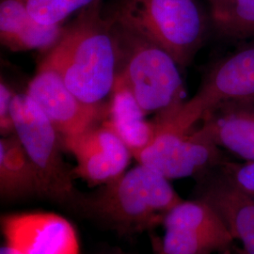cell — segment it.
<instances>
[{
  "label": "cell",
  "mask_w": 254,
  "mask_h": 254,
  "mask_svg": "<svg viewBox=\"0 0 254 254\" xmlns=\"http://www.w3.org/2000/svg\"><path fill=\"white\" fill-rule=\"evenodd\" d=\"M221 169L236 187L254 197V161L243 164L224 161Z\"/></svg>",
  "instance_id": "cell-20"
},
{
  "label": "cell",
  "mask_w": 254,
  "mask_h": 254,
  "mask_svg": "<svg viewBox=\"0 0 254 254\" xmlns=\"http://www.w3.org/2000/svg\"><path fill=\"white\" fill-rule=\"evenodd\" d=\"M0 254H13V252L9 249L8 246L4 245L1 247V249H0Z\"/></svg>",
  "instance_id": "cell-23"
},
{
  "label": "cell",
  "mask_w": 254,
  "mask_h": 254,
  "mask_svg": "<svg viewBox=\"0 0 254 254\" xmlns=\"http://www.w3.org/2000/svg\"><path fill=\"white\" fill-rule=\"evenodd\" d=\"M10 114L15 135L36 169L43 197L74 208L81 194L75 189L73 169L64 160L57 129L27 93L14 92Z\"/></svg>",
  "instance_id": "cell-5"
},
{
  "label": "cell",
  "mask_w": 254,
  "mask_h": 254,
  "mask_svg": "<svg viewBox=\"0 0 254 254\" xmlns=\"http://www.w3.org/2000/svg\"><path fill=\"white\" fill-rule=\"evenodd\" d=\"M134 158L170 181L200 177L225 161L220 148L200 136L196 129L186 133L159 131Z\"/></svg>",
  "instance_id": "cell-7"
},
{
  "label": "cell",
  "mask_w": 254,
  "mask_h": 254,
  "mask_svg": "<svg viewBox=\"0 0 254 254\" xmlns=\"http://www.w3.org/2000/svg\"><path fill=\"white\" fill-rule=\"evenodd\" d=\"M146 115L131 91L116 81L105 121L126 143L133 157L149 145L157 133L154 121H147Z\"/></svg>",
  "instance_id": "cell-14"
},
{
  "label": "cell",
  "mask_w": 254,
  "mask_h": 254,
  "mask_svg": "<svg viewBox=\"0 0 254 254\" xmlns=\"http://www.w3.org/2000/svg\"><path fill=\"white\" fill-rule=\"evenodd\" d=\"M4 244L14 254H81L73 224L51 212H27L1 218Z\"/></svg>",
  "instance_id": "cell-9"
},
{
  "label": "cell",
  "mask_w": 254,
  "mask_h": 254,
  "mask_svg": "<svg viewBox=\"0 0 254 254\" xmlns=\"http://www.w3.org/2000/svg\"><path fill=\"white\" fill-rule=\"evenodd\" d=\"M196 130L219 148L245 161H254V100L218 107L201 120V127Z\"/></svg>",
  "instance_id": "cell-12"
},
{
  "label": "cell",
  "mask_w": 254,
  "mask_h": 254,
  "mask_svg": "<svg viewBox=\"0 0 254 254\" xmlns=\"http://www.w3.org/2000/svg\"><path fill=\"white\" fill-rule=\"evenodd\" d=\"M109 16L161 47L180 69L192 63L206 33L195 0H118Z\"/></svg>",
  "instance_id": "cell-4"
},
{
  "label": "cell",
  "mask_w": 254,
  "mask_h": 254,
  "mask_svg": "<svg viewBox=\"0 0 254 254\" xmlns=\"http://www.w3.org/2000/svg\"><path fill=\"white\" fill-rule=\"evenodd\" d=\"M112 20L118 49L116 81L131 91L146 114L155 115L156 127L162 126L187 102L180 67L161 47Z\"/></svg>",
  "instance_id": "cell-3"
},
{
  "label": "cell",
  "mask_w": 254,
  "mask_h": 254,
  "mask_svg": "<svg viewBox=\"0 0 254 254\" xmlns=\"http://www.w3.org/2000/svg\"><path fill=\"white\" fill-rule=\"evenodd\" d=\"M63 25L46 26L33 18L26 0H1L0 40L12 52L40 50L48 52L60 41Z\"/></svg>",
  "instance_id": "cell-13"
},
{
  "label": "cell",
  "mask_w": 254,
  "mask_h": 254,
  "mask_svg": "<svg viewBox=\"0 0 254 254\" xmlns=\"http://www.w3.org/2000/svg\"><path fill=\"white\" fill-rule=\"evenodd\" d=\"M97 0H26L30 15L46 26L63 25L76 11L89 7Z\"/></svg>",
  "instance_id": "cell-19"
},
{
  "label": "cell",
  "mask_w": 254,
  "mask_h": 254,
  "mask_svg": "<svg viewBox=\"0 0 254 254\" xmlns=\"http://www.w3.org/2000/svg\"><path fill=\"white\" fill-rule=\"evenodd\" d=\"M14 92L6 83L1 80L0 84V131L3 136L15 134L13 122L10 114V104Z\"/></svg>",
  "instance_id": "cell-21"
},
{
  "label": "cell",
  "mask_w": 254,
  "mask_h": 254,
  "mask_svg": "<svg viewBox=\"0 0 254 254\" xmlns=\"http://www.w3.org/2000/svg\"><path fill=\"white\" fill-rule=\"evenodd\" d=\"M154 239L164 254H214L235 242L231 235L188 230H165L162 238Z\"/></svg>",
  "instance_id": "cell-18"
},
{
  "label": "cell",
  "mask_w": 254,
  "mask_h": 254,
  "mask_svg": "<svg viewBox=\"0 0 254 254\" xmlns=\"http://www.w3.org/2000/svg\"><path fill=\"white\" fill-rule=\"evenodd\" d=\"M123 254V253H120V252H114V253H110V254Z\"/></svg>",
  "instance_id": "cell-25"
},
{
  "label": "cell",
  "mask_w": 254,
  "mask_h": 254,
  "mask_svg": "<svg viewBox=\"0 0 254 254\" xmlns=\"http://www.w3.org/2000/svg\"><path fill=\"white\" fill-rule=\"evenodd\" d=\"M26 93L49 119L62 140L80 134L108 115V110L83 104L67 88L60 73L44 64L39 65Z\"/></svg>",
  "instance_id": "cell-10"
},
{
  "label": "cell",
  "mask_w": 254,
  "mask_h": 254,
  "mask_svg": "<svg viewBox=\"0 0 254 254\" xmlns=\"http://www.w3.org/2000/svg\"><path fill=\"white\" fill-rule=\"evenodd\" d=\"M162 225L165 230L231 235L218 213L207 202L198 198L178 202L167 213Z\"/></svg>",
  "instance_id": "cell-17"
},
{
  "label": "cell",
  "mask_w": 254,
  "mask_h": 254,
  "mask_svg": "<svg viewBox=\"0 0 254 254\" xmlns=\"http://www.w3.org/2000/svg\"><path fill=\"white\" fill-rule=\"evenodd\" d=\"M181 200L169 179L138 164L91 194H81L74 208L119 235L133 236L162 225Z\"/></svg>",
  "instance_id": "cell-2"
},
{
  "label": "cell",
  "mask_w": 254,
  "mask_h": 254,
  "mask_svg": "<svg viewBox=\"0 0 254 254\" xmlns=\"http://www.w3.org/2000/svg\"><path fill=\"white\" fill-rule=\"evenodd\" d=\"M62 141L64 150L75 159L74 177L80 178L90 187H101L119 178L127 172L133 157L105 119L80 134Z\"/></svg>",
  "instance_id": "cell-8"
},
{
  "label": "cell",
  "mask_w": 254,
  "mask_h": 254,
  "mask_svg": "<svg viewBox=\"0 0 254 254\" xmlns=\"http://www.w3.org/2000/svg\"><path fill=\"white\" fill-rule=\"evenodd\" d=\"M214 33L225 41L254 40V0H205Z\"/></svg>",
  "instance_id": "cell-16"
},
{
  "label": "cell",
  "mask_w": 254,
  "mask_h": 254,
  "mask_svg": "<svg viewBox=\"0 0 254 254\" xmlns=\"http://www.w3.org/2000/svg\"><path fill=\"white\" fill-rule=\"evenodd\" d=\"M0 196L5 201L43 197L36 169L15 134L0 139Z\"/></svg>",
  "instance_id": "cell-15"
},
{
  "label": "cell",
  "mask_w": 254,
  "mask_h": 254,
  "mask_svg": "<svg viewBox=\"0 0 254 254\" xmlns=\"http://www.w3.org/2000/svg\"><path fill=\"white\" fill-rule=\"evenodd\" d=\"M102 1L79 11L41 64L60 73L83 104L108 110L118 75V49L114 22L102 15Z\"/></svg>",
  "instance_id": "cell-1"
},
{
  "label": "cell",
  "mask_w": 254,
  "mask_h": 254,
  "mask_svg": "<svg viewBox=\"0 0 254 254\" xmlns=\"http://www.w3.org/2000/svg\"><path fill=\"white\" fill-rule=\"evenodd\" d=\"M254 100V40L237 47L212 64L202 76L195 95L183 105L159 131L190 132L218 107Z\"/></svg>",
  "instance_id": "cell-6"
},
{
  "label": "cell",
  "mask_w": 254,
  "mask_h": 254,
  "mask_svg": "<svg viewBox=\"0 0 254 254\" xmlns=\"http://www.w3.org/2000/svg\"><path fill=\"white\" fill-rule=\"evenodd\" d=\"M153 251H154V254H164L162 253V251L160 250V248L158 247L157 245V243L155 242V240H154V238H153Z\"/></svg>",
  "instance_id": "cell-24"
},
{
  "label": "cell",
  "mask_w": 254,
  "mask_h": 254,
  "mask_svg": "<svg viewBox=\"0 0 254 254\" xmlns=\"http://www.w3.org/2000/svg\"><path fill=\"white\" fill-rule=\"evenodd\" d=\"M198 199L212 206L246 254H254V197L239 190L221 164L200 177Z\"/></svg>",
  "instance_id": "cell-11"
},
{
  "label": "cell",
  "mask_w": 254,
  "mask_h": 254,
  "mask_svg": "<svg viewBox=\"0 0 254 254\" xmlns=\"http://www.w3.org/2000/svg\"><path fill=\"white\" fill-rule=\"evenodd\" d=\"M214 254H246L245 252L242 250V248H236L235 244L229 247L225 250H222L218 253Z\"/></svg>",
  "instance_id": "cell-22"
}]
</instances>
